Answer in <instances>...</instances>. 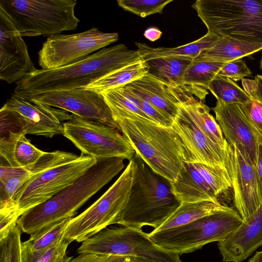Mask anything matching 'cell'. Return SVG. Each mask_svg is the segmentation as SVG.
Listing matches in <instances>:
<instances>
[{"instance_id":"cell-1","label":"cell","mask_w":262,"mask_h":262,"mask_svg":"<svg viewBox=\"0 0 262 262\" xmlns=\"http://www.w3.org/2000/svg\"><path fill=\"white\" fill-rule=\"evenodd\" d=\"M142 60L137 50L120 43L104 48L75 63L36 70L16 83L14 93L25 97L84 88L99 78Z\"/></svg>"},{"instance_id":"cell-2","label":"cell","mask_w":262,"mask_h":262,"mask_svg":"<svg viewBox=\"0 0 262 262\" xmlns=\"http://www.w3.org/2000/svg\"><path fill=\"white\" fill-rule=\"evenodd\" d=\"M124 160H98L74 183L47 201L25 211L17 224L21 232L30 235L59 221L72 219L92 196L124 168Z\"/></svg>"},{"instance_id":"cell-3","label":"cell","mask_w":262,"mask_h":262,"mask_svg":"<svg viewBox=\"0 0 262 262\" xmlns=\"http://www.w3.org/2000/svg\"><path fill=\"white\" fill-rule=\"evenodd\" d=\"M135 153L155 172L170 182L177 178L189 156L178 133L145 118L132 114L114 118Z\"/></svg>"},{"instance_id":"cell-4","label":"cell","mask_w":262,"mask_h":262,"mask_svg":"<svg viewBox=\"0 0 262 262\" xmlns=\"http://www.w3.org/2000/svg\"><path fill=\"white\" fill-rule=\"evenodd\" d=\"M135 172L127 203L115 224L141 229L159 227L180 206L170 181L155 172L136 153Z\"/></svg>"},{"instance_id":"cell-5","label":"cell","mask_w":262,"mask_h":262,"mask_svg":"<svg viewBox=\"0 0 262 262\" xmlns=\"http://www.w3.org/2000/svg\"><path fill=\"white\" fill-rule=\"evenodd\" d=\"M97 160L83 154L45 152L37 162L26 167L31 175L16 192L13 201L22 215L74 183Z\"/></svg>"},{"instance_id":"cell-6","label":"cell","mask_w":262,"mask_h":262,"mask_svg":"<svg viewBox=\"0 0 262 262\" xmlns=\"http://www.w3.org/2000/svg\"><path fill=\"white\" fill-rule=\"evenodd\" d=\"M191 7L207 32L262 45V0H197Z\"/></svg>"},{"instance_id":"cell-7","label":"cell","mask_w":262,"mask_h":262,"mask_svg":"<svg viewBox=\"0 0 262 262\" xmlns=\"http://www.w3.org/2000/svg\"><path fill=\"white\" fill-rule=\"evenodd\" d=\"M76 0H1L6 14L21 36L50 37L76 29Z\"/></svg>"},{"instance_id":"cell-8","label":"cell","mask_w":262,"mask_h":262,"mask_svg":"<svg viewBox=\"0 0 262 262\" xmlns=\"http://www.w3.org/2000/svg\"><path fill=\"white\" fill-rule=\"evenodd\" d=\"M243 221L237 211L232 208L183 226L157 232H151L148 235L161 248L180 255L192 252L207 244L224 240Z\"/></svg>"},{"instance_id":"cell-9","label":"cell","mask_w":262,"mask_h":262,"mask_svg":"<svg viewBox=\"0 0 262 262\" xmlns=\"http://www.w3.org/2000/svg\"><path fill=\"white\" fill-rule=\"evenodd\" d=\"M135 172L132 158L123 172L94 203L68 222L63 238L71 243L82 242L116 221L128 201Z\"/></svg>"},{"instance_id":"cell-10","label":"cell","mask_w":262,"mask_h":262,"mask_svg":"<svg viewBox=\"0 0 262 262\" xmlns=\"http://www.w3.org/2000/svg\"><path fill=\"white\" fill-rule=\"evenodd\" d=\"M77 253L127 256L152 262H182L178 253L161 248L141 229L123 226L105 228L85 239Z\"/></svg>"},{"instance_id":"cell-11","label":"cell","mask_w":262,"mask_h":262,"mask_svg":"<svg viewBox=\"0 0 262 262\" xmlns=\"http://www.w3.org/2000/svg\"><path fill=\"white\" fill-rule=\"evenodd\" d=\"M71 114L25 96L13 94L0 110V130L52 138L63 135Z\"/></svg>"},{"instance_id":"cell-12","label":"cell","mask_w":262,"mask_h":262,"mask_svg":"<svg viewBox=\"0 0 262 262\" xmlns=\"http://www.w3.org/2000/svg\"><path fill=\"white\" fill-rule=\"evenodd\" d=\"M63 135L81 152L97 160L121 158L130 161L135 151L119 130L105 123L73 114L63 122Z\"/></svg>"},{"instance_id":"cell-13","label":"cell","mask_w":262,"mask_h":262,"mask_svg":"<svg viewBox=\"0 0 262 262\" xmlns=\"http://www.w3.org/2000/svg\"><path fill=\"white\" fill-rule=\"evenodd\" d=\"M116 32L106 33L93 27L73 34L48 37L38 52V61L42 70H50L78 61L116 42Z\"/></svg>"},{"instance_id":"cell-14","label":"cell","mask_w":262,"mask_h":262,"mask_svg":"<svg viewBox=\"0 0 262 262\" xmlns=\"http://www.w3.org/2000/svg\"><path fill=\"white\" fill-rule=\"evenodd\" d=\"M26 97L83 119L105 123L119 130L101 93L82 88L49 92Z\"/></svg>"},{"instance_id":"cell-15","label":"cell","mask_w":262,"mask_h":262,"mask_svg":"<svg viewBox=\"0 0 262 262\" xmlns=\"http://www.w3.org/2000/svg\"><path fill=\"white\" fill-rule=\"evenodd\" d=\"M178 106L179 112L172 121L171 127L179 135L186 148L189 162L227 170L231 177L232 147L225 150L211 141L179 103Z\"/></svg>"},{"instance_id":"cell-16","label":"cell","mask_w":262,"mask_h":262,"mask_svg":"<svg viewBox=\"0 0 262 262\" xmlns=\"http://www.w3.org/2000/svg\"><path fill=\"white\" fill-rule=\"evenodd\" d=\"M36 70L22 36L0 8V79L16 83Z\"/></svg>"},{"instance_id":"cell-17","label":"cell","mask_w":262,"mask_h":262,"mask_svg":"<svg viewBox=\"0 0 262 262\" xmlns=\"http://www.w3.org/2000/svg\"><path fill=\"white\" fill-rule=\"evenodd\" d=\"M211 110L227 142L235 145L250 163L256 166L259 144L239 104L217 101Z\"/></svg>"},{"instance_id":"cell-18","label":"cell","mask_w":262,"mask_h":262,"mask_svg":"<svg viewBox=\"0 0 262 262\" xmlns=\"http://www.w3.org/2000/svg\"><path fill=\"white\" fill-rule=\"evenodd\" d=\"M232 148L231 181L233 203L245 220L262 204L259 179L256 166L250 163L235 145Z\"/></svg>"},{"instance_id":"cell-19","label":"cell","mask_w":262,"mask_h":262,"mask_svg":"<svg viewBox=\"0 0 262 262\" xmlns=\"http://www.w3.org/2000/svg\"><path fill=\"white\" fill-rule=\"evenodd\" d=\"M262 246V204L217 247L224 262H242Z\"/></svg>"},{"instance_id":"cell-20","label":"cell","mask_w":262,"mask_h":262,"mask_svg":"<svg viewBox=\"0 0 262 262\" xmlns=\"http://www.w3.org/2000/svg\"><path fill=\"white\" fill-rule=\"evenodd\" d=\"M170 183L173 194L181 203L206 201L221 203L194 163L184 161L177 178Z\"/></svg>"},{"instance_id":"cell-21","label":"cell","mask_w":262,"mask_h":262,"mask_svg":"<svg viewBox=\"0 0 262 262\" xmlns=\"http://www.w3.org/2000/svg\"><path fill=\"white\" fill-rule=\"evenodd\" d=\"M148 101L173 121L179 112V101L167 85L147 74L125 85Z\"/></svg>"},{"instance_id":"cell-22","label":"cell","mask_w":262,"mask_h":262,"mask_svg":"<svg viewBox=\"0 0 262 262\" xmlns=\"http://www.w3.org/2000/svg\"><path fill=\"white\" fill-rule=\"evenodd\" d=\"M30 142L26 135L9 131L0 134L1 162L13 167L26 168L45 154Z\"/></svg>"},{"instance_id":"cell-23","label":"cell","mask_w":262,"mask_h":262,"mask_svg":"<svg viewBox=\"0 0 262 262\" xmlns=\"http://www.w3.org/2000/svg\"><path fill=\"white\" fill-rule=\"evenodd\" d=\"M220 37L208 32L200 38L190 43L174 48H152L142 42H136L142 59H150L168 56H184L193 59L203 51L214 46Z\"/></svg>"},{"instance_id":"cell-24","label":"cell","mask_w":262,"mask_h":262,"mask_svg":"<svg viewBox=\"0 0 262 262\" xmlns=\"http://www.w3.org/2000/svg\"><path fill=\"white\" fill-rule=\"evenodd\" d=\"M193 59L184 56H168L145 61L148 74L168 86L182 88L183 77Z\"/></svg>"},{"instance_id":"cell-25","label":"cell","mask_w":262,"mask_h":262,"mask_svg":"<svg viewBox=\"0 0 262 262\" xmlns=\"http://www.w3.org/2000/svg\"><path fill=\"white\" fill-rule=\"evenodd\" d=\"M227 205L212 201L182 203L176 210L152 232L183 226L210 214L230 209Z\"/></svg>"},{"instance_id":"cell-26","label":"cell","mask_w":262,"mask_h":262,"mask_svg":"<svg viewBox=\"0 0 262 262\" xmlns=\"http://www.w3.org/2000/svg\"><path fill=\"white\" fill-rule=\"evenodd\" d=\"M225 63L193 59L184 74V85L204 101L208 94L206 90Z\"/></svg>"},{"instance_id":"cell-27","label":"cell","mask_w":262,"mask_h":262,"mask_svg":"<svg viewBox=\"0 0 262 262\" xmlns=\"http://www.w3.org/2000/svg\"><path fill=\"white\" fill-rule=\"evenodd\" d=\"M261 50L262 45L220 38L214 47L203 51L195 59L228 63Z\"/></svg>"},{"instance_id":"cell-28","label":"cell","mask_w":262,"mask_h":262,"mask_svg":"<svg viewBox=\"0 0 262 262\" xmlns=\"http://www.w3.org/2000/svg\"><path fill=\"white\" fill-rule=\"evenodd\" d=\"M147 73L148 66L141 60L112 72L82 88L101 93L125 86Z\"/></svg>"},{"instance_id":"cell-29","label":"cell","mask_w":262,"mask_h":262,"mask_svg":"<svg viewBox=\"0 0 262 262\" xmlns=\"http://www.w3.org/2000/svg\"><path fill=\"white\" fill-rule=\"evenodd\" d=\"M31 175L27 168L13 167L1 162L0 205L13 202L15 194Z\"/></svg>"},{"instance_id":"cell-30","label":"cell","mask_w":262,"mask_h":262,"mask_svg":"<svg viewBox=\"0 0 262 262\" xmlns=\"http://www.w3.org/2000/svg\"><path fill=\"white\" fill-rule=\"evenodd\" d=\"M71 219H66L30 235V238L21 243V248L36 252L46 250L63 239L67 225Z\"/></svg>"},{"instance_id":"cell-31","label":"cell","mask_w":262,"mask_h":262,"mask_svg":"<svg viewBox=\"0 0 262 262\" xmlns=\"http://www.w3.org/2000/svg\"><path fill=\"white\" fill-rule=\"evenodd\" d=\"M208 90L217 101L227 104H242L251 98L247 93L230 79L216 76L210 82Z\"/></svg>"},{"instance_id":"cell-32","label":"cell","mask_w":262,"mask_h":262,"mask_svg":"<svg viewBox=\"0 0 262 262\" xmlns=\"http://www.w3.org/2000/svg\"><path fill=\"white\" fill-rule=\"evenodd\" d=\"M194 165L221 203V197L226 195L232 189L229 172L224 169L211 167L202 163H194Z\"/></svg>"},{"instance_id":"cell-33","label":"cell","mask_w":262,"mask_h":262,"mask_svg":"<svg viewBox=\"0 0 262 262\" xmlns=\"http://www.w3.org/2000/svg\"><path fill=\"white\" fill-rule=\"evenodd\" d=\"M69 243L63 238L52 247L32 252L21 248V262H62L67 255Z\"/></svg>"},{"instance_id":"cell-34","label":"cell","mask_w":262,"mask_h":262,"mask_svg":"<svg viewBox=\"0 0 262 262\" xmlns=\"http://www.w3.org/2000/svg\"><path fill=\"white\" fill-rule=\"evenodd\" d=\"M21 233L16 223L0 238V262H21Z\"/></svg>"},{"instance_id":"cell-35","label":"cell","mask_w":262,"mask_h":262,"mask_svg":"<svg viewBox=\"0 0 262 262\" xmlns=\"http://www.w3.org/2000/svg\"><path fill=\"white\" fill-rule=\"evenodd\" d=\"M173 0H117L119 7L141 17L162 13L164 7Z\"/></svg>"},{"instance_id":"cell-36","label":"cell","mask_w":262,"mask_h":262,"mask_svg":"<svg viewBox=\"0 0 262 262\" xmlns=\"http://www.w3.org/2000/svg\"><path fill=\"white\" fill-rule=\"evenodd\" d=\"M118 88L146 115L157 124L165 127H171L172 121L148 101L135 94L125 86Z\"/></svg>"},{"instance_id":"cell-37","label":"cell","mask_w":262,"mask_h":262,"mask_svg":"<svg viewBox=\"0 0 262 262\" xmlns=\"http://www.w3.org/2000/svg\"><path fill=\"white\" fill-rule=\"evenodd\" d=\"M239 104L259 144L262 145V103L251 99L245 103Z\"/></svg>"},{"instance_id":"cell-38","label":"cell","mask_w":262,"mask_h":262,"mask_svg":"<svg viewBox=\"0 0 262 262\" xmlns=\"http://www.w3.org/2000/svg\"><path fill=\"white\" fill-rule=\"evenodd\" d=\"M21 215L14 203L0 205V238H3Z\"/></svg>"},{"instance_id":"cell-39","label":"cell","mask_w":262,"mask_h":262,"mask_svg":"<svg viewBox=\"0 0 262 262\" xmlns=\"http://www.w3.org/2000/svg\"><path fill=\"white\" fill-rule=\"evenodd\" d=\"M251 74L252 72L245 62L239 59L226 63L218 73L217 76L237 81L243 80L245 77H249Z\"/></svg>"},{"instance_id":"cell-40","label":"cell","mask_w":262,"mask_h":262,"mask_svg":"<svg viewBox=\"0 0 262 262\" xmlns=\"http://www.w3.org/2000/svg\"><path fill=\"white\" fill-rule=\"evenodd\" d=\"M129 257L123 255L81 254L76 257L67 256L62 262H125Z\"/></svg>"},{"instance_id":"cell-41","label":"cell","mask_w":262,"mask_h":262,"mask_svg":"<svg viewBox=\"0 0 262 262\" xmlns=\"http://www.w3.org/2000/svg\"><path fill=\"white\" fill-rule=\"evenodd\" d=\"M243 90L251 99L262 103V75H257L254 79L242 80Z\"/></svg>"},{"instance_id":"cell-42","label":"cell","mask_w":262,"mask_h":262,"mask_svg":"<svg viewBox=\"0 0 262 262\" xmlns=\"http://www.w3.org/2000/svg\"><path fill=\"white\" fill-rule=\"evenodd\" d=\"M162 35V32L158 28L155 27L147 28L144 33L145 37L151 41L158 40L161 37Z\"/></svg>"},{"instance_id":"cell-43","label":"cell","mask_w":262,"mask_h":262,"mask_svg":"<svg viewBox=\"0 0 262 262\" xmlns=\"http://www.w3.org/2000/svg\"><path fill=\"white\" fill-rule=\"evenodd\" d=\"M256 169L259 179V187L262 196V145H259L257 157Z\"/></svg>"},{"instance_id":"cell-44","label":"cell","mask_w":262,"mask_h":262,"mask_svg":"<svg viewBox=\"0 0 262 262\" xmlns=\"http://www.w3.org/2000/svg\"><path fill=\"white\" fill-rule=\"evenodd\" d=\"M248 262H262V251L256 252Z\"/></svg>"},{"instance_id":"cell-45","label":"cell","mask_w":262,"mask_h":262,"mask_svg":"<svg viewBox=\"0 0 262 262\" xmlns=\"http://www.w3.org/2000/svg\"><path fill=\"white\" fill-rule=\"evenodd\" d=\"M132 262H152L141 258L130 257Z\"/></svg>"},{"instance_id":"cell-46","label":"cell","mask_w":262,"mask_h":262,"mask_svg":"<svg viewBox=\"0 0 262 262\" xmlns=\"http://www.w3.org/2000/svg\"><path fill=\"white\" fill-rule=\"evenodd\" d=\"M260 69L261 71H262V57H261L260 62Z\"/></svg>"},{"instance_id":"cell-47","label":"cell","mask_w":262,"mask_h":262,"mask_svg":"<svg viewBox=\"0 0 262 262\" xmlns=\"http://www.w3.org/2000/svg\"><path fill=\"white\" fill-rule=\"evenodd\" d=\"M125 262H132V261H131V259H130V257H129V258L128 260H127Z\"/></svg>"}]
</instances>
